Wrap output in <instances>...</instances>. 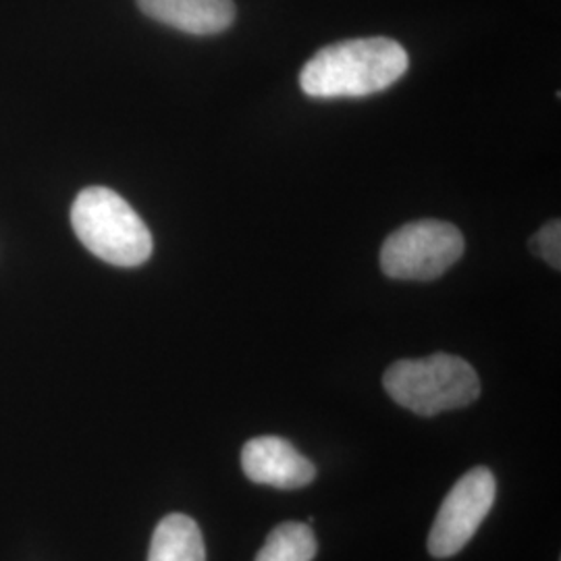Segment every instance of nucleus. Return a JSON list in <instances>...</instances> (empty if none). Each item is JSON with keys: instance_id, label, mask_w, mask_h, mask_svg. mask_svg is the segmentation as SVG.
Segmentation results:
<instances>
[{"instance_id": "nucleus-1", "label": "nucleus", "mask_w": 561, "mask_h": 561, "mask_svg": "<svg viewBox=\"0 0 561 561\" xmlns=\"http://www.w3.org/2000/svg\"><path fill=\"white\" fill-rule=\"evenodd\" d=\"M408 62L405 48L391 38L335 42L304 65L300 85L312 99H362L403 78Z\"/></svg>"}, {"instance_id": "nucleus-2", "label": "nucleus", "mask_w": 561, "mask_h": 561, "mask_svg": "<svg viewBox=\"0 0 561 561\" xmlns=\"http://www.w3.org/2000/svg\"><path fill=\"white\" fill-rule=\"evenodd\" d=\"M71 225L81 243L101 261L140 266L152 254V233L140 215L108 187H85L73 202Z\"/></svg>"}, {"instance_id": "nucleus-3", "label": "nucleus", "mask_w": 561, "mask_h": 561, "mask_svg": "<svg viewBox=\"0 0 561 561\" xmlns=\"http://www.w3.org/2000/svg\"><path fill=\"white\" fill-rule=\"evenodd\" d=\"M382 385L391 400L419 416L466 408L481 396L477 370L451 354L396 362L387 368Z\"/></svg>"}, {"instance_id": "nucleus-4", "label": "nucleus", "mask_w": 561, "mask_h": 561, "mask_svg": "<svg viewBox=\"0 0 561 561\" xmlns=\"http://www.w3.org/2000/svg\"><path fill=\"white\" fill-rule=\"evenodd\" d=\"M463 254V236L451 222H408L381 248L382 273L391 279L433 280Z\"/></svg>"}, {"instance_id": "nucleus-5", "label": "nucleus", "mask_w": 561, "mask_h": 561, "mask_svg": "<svg viewBox=\"0 0 561 561\" xmlns=\"http://www.w3.org/2000/svg\"><path fill=\"white\" fill-rule=\"evenodd\" d=\"M497 493V482L489 468L479 466L466 472L447 493L428 535V551L445 560L470 542L482 520L489 516Z\"/></svg>"}, {"instance_id": "nucleus-6", "label": "nucleus", "mask_w": 561, "mask_h": 561, "mask_svg": "<svg viewBox=\"0 0 561 561\" xmlns=\"http://www.w3.org/2000/svg\"><path fill=\"white\" fill-rule=\"evenodd\" d=\"M241 468L250 481L283 491L301 489L317 477L314 463L280 437H256L245 443Z\"/></svg>"}, {"instance_id": "nucleus-7", "label": "nucleus", "mask_w": 561, "mask_h": 561, "mask_svg": "<svg viewBox=\"0 0 561 561\" xmlns=\"http://www.w3.org/2000/svg\"><path fill=\"white\" fill-rule=\"evenodd\" d=\"M141 13L192 36H215L236 21L233 0H138Z\"/></svg>"}, {"instance_id": "nucleus-8", "label": "nucleus", "mask_w": 561, "mask_h": 561, "mask_svg": "<svg viewBox=\"0 0 561 561\" xmlns=\"http://www.w3.org/2000/svg\"><path fill=\"white\" fill-rule=\"evenodd\" d=\"M148 561H206L198 524L183 514L162 518L152 535Z\"/></svg>"}, {"instance_id": "nucleus-9", "label": "nucleus", "mask_w": 561, "mask_h": 561, "mask_svg": "<svg viewBox=\"0 0 561 561\" xmlns=\"http://www.w3.org/2000/svg\"><path fill=\"white\" fill-rule=\"evenodd\" d=\"M317 549L319 545L310 526L285 522L266 537L256 561H312Z\"/></svg>"}, {"instance_id": "nucleus-10", "label": "nucleus", "mask_w": 561, "mask_h": 561, "mask_svg": "<svg viewBox=\"0 0 561 561\" xmlns=\"http://www.w3.org/2000/svg\"><path fill=\"white\" fill-rule=\"evenodd\" d=\"M533 252L547 262L549 266H553L556 271L561 268V222L560 219L549 221L541 231H537L533 236Z\"/></svg>"}]
</instances>
